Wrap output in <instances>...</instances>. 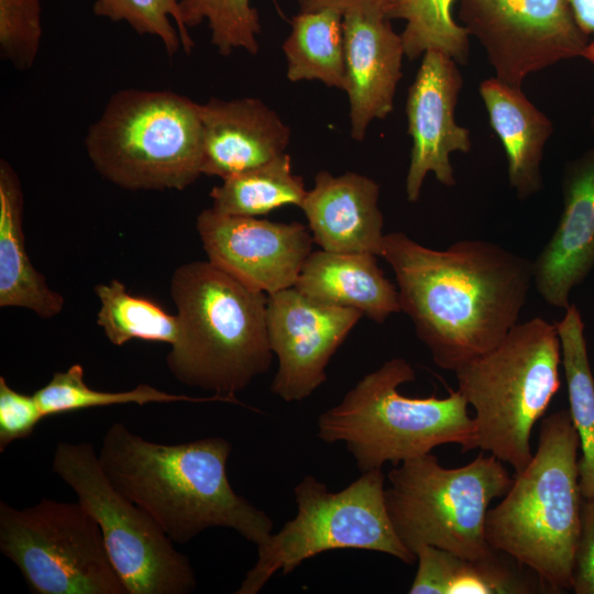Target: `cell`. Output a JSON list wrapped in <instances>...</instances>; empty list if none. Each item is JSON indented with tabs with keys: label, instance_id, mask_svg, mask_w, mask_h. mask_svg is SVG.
<instances>
[{
	"label": "cell",
	"instance_id": "cell-1",
	"mask_svg": "<svg viewBox=\"0 0 594 594\" xmlns=\"http://www.w3.org/2000/svg\"><path fill=\"white\" fill-rule=\"evenodd\" d=\"M381 256L394 271L400 311L435 364L453 372L494 349L519 322L532 284L530 260L485 240L435 250L392 232Z\"/></svg>",
	"mask_w": 594,
	"mask_h": 594
},
{
	"label": "cell",
	"instance_id": "cell-2",
	"mask_svg": "<svg viewBox=\"0 0 594 594\" xmlns=\"http://www.w3.org/2000/svg\"><path fill=\"white\" fill-rule=\"evenodd\" d=\"M231 450L220 437L156 443L116 422L102 438L98 459L112 485L148 513L173 542L223 527L257 548L273 532V521L233 491L227 474Z\"/></svg>",
	"mask_w": 594,
	"mask_h": 594
},
{
	"label": "cell",
	"instance_id": "cell-3",
	"mask_svg": "<svg viewBox=\"0 0 594 594\" xmlns=\"http://www.w3.org/2000/svg\"><path fill=\"white\" fill-rule=\"evenodd\" d=\"M178 337L166 356L173 376L245 406L235 394L265 374L273 361L267 294L253 290L207 261L172 274Z\"/></svg>",
	"mask_w": 594,
	"mask_h": 594
},
{
	"label": "cell",
	"instance_id": "cell-4",
	"mask_svg": "<svg viewBox=\"0 0 594 594\" xmlns=\"http://www.w3.org/2000/svg\"><path fill=\"white\" fill-rule=\"evenodd\" d=\"M579 451L569 410L544 417L536 453L486 515L490 546L529 568L553 593L572 587L583 502Z\"/></svg>",
	"mask_w": 594,
	"mask_h": 594
},
{
	"label": "cell",
	"instance_id": "cell-5",
	"mask_svg": "<svg viewBox=\"0 0 594 594\" xmlns=\"http://www.w3.org/2000/svg\"><path fill=\"white\" fill-rule=\"evenodd\" d=\"M414 367L402 358L386 361L363 376L342 400L318 418V437L343 442L361 473L393 466L454 443L462 452L477 448L476 425L459 391L438 398L407 397L398 386L414 381Z\"/></svg>",
	"mask_w": 594,
	"mask_h": 594
},
{
	"label": "cell",
	"instance_id": "cell-6",
	"mask_svg": "<svg viewBox=\"0 0 594 594\" xmlns=\"http://www.w3.org/2000/svg\"><path fill=\"white\" fill-rule=\"evenodd\" d=\"M84 144L97 173L127 190H184L202 175L199 103L170 90L116 91Z\"/></svg>",
	"mask_w": 594,
	"mask_h": 594
},
{
	"label": "cell",
	"instance_id": "cell-7",
	"mask_svg": "<svg viewBox=\"0 0 594 594\" xmlns=\"http://www.w3.org/2000/svg\"><path fill=\"white\" fill-rule=\"evenodd\" d=\"M557 326L535 317L515 324L491 351L457 371L475 410L477 448L520 473L532 458L531 431L560 387Z\"/></svg>",
	"mask_w": 594,
	"mask_h": 594
},
{
	"label": "cell",
	"instance_id": "cell-8",
	"mask_svg": "<svg viewBox=\"0 0 594 594\" xmlns=\"http://www.w3.org/2000/svg\"><path fill=\"white\" fill-rule=\"evenodd\" d=\"M385 503L403 544L416 556L431 546L466 559L494 550L485 536L490 503L504 496L512 477L503 462L479 454L460 468H444L428 453L394 466Z\"/></svg>",
	"mask_w": 594,
	"mask_h": 594
},
{
	"label": "cell",
	"instance_id": "cell-9",
	"mask_svg": "<svg viewBox=\"0 0 594 594\" xmlns=\"http://www.w3.org/2000/svg\"><path fill=\"white\" fill-rule=\"evenodd\" d=\"M384 484L382 469L363 472L339 492L304 476L294 488L296 516L257 547V560L235 593L256 594L274 574H289L304 561L336 549L377 551L415 563L417 557L391 521Z\"/></svg>",
	"mask_w": 594,
	"mask_h": 594
},
{
	"label": "cell",
	"instance_id": "cell-10",
	"mask_svg": "<svg viewBox=\"0 0 594 594\" xmlns=\"http://www.w3.org/2000/svg\"><path fill=\"white\" fill-rule=\"evenodd\" d=\"M53 471L97 521L128 594H187L195 590L189 559L174 548L148 513L112 485L90 443L58 442Z\"/></svg>",
	"mask_w": 594,
	"mask_h": 594
},
{
	"label": "cell",
	"instance_id": "cell-11",
	"mask_svg": "<svg viewBox=\"0 0 594 594\" xmlns=\"http://www.w3.org/2000/svg\"><path fill=\"white\" fill-rule=\"evenodd\" d=\"M0 551L35 594H128L97 521L79 502H0Z\"/></svg>",
	"mask_w": 594,
	"mask_h": 594
},
{
	"label": "cell",
	"instance_id": "cell-12",
	"mask_svg": "<svg viewBox=\"0 0 594 594\" xmlns=\"http://www.w3.org/2000/svg\"><path fill=\"white\" fill-rule=\"evenodd\" d=\"M458 15L495 77L515 87L532 73L583 58L590 42L569 0H459Z\"/></svg>",
	"mask_w": 594,
	"mask_h": 594
},
{
	"label": "cell",
	"instance_id": "cell-13",
	"mask_svg": "<svg viewBox=\"0 0 594 594\" xmlns=\"http://www.w3.org/2000/svg\"><path fill=\"white\" fill-rule=\"evenodd\" d=\"M362 316L310 299L295 287L267 295L268 341L278 361L272 393L288 403L309 397L326 382L332 355Z\"/></svg>",
	"mask_w": 594,
	"mask_h": 594
},
{
	"label": "cell",
	"instance_id": "cell-14",
	"mask_svg": "<svg viewBox=\"0 0 594 594\" xmlns=\"http://www.w3.org/2000/svg\"><path fill=\"white\" fill-rule=\"evenodd\" d=\"M196 230L208 261L246 287L267 295L294 287L311 253L312 234L300 222L204 209Z\"/></svg>",
	"mask_w": 594,
	"mask_h": 594
},
{
	"label": "cell",
	"instance_id": "cell-15",
	"mask_svg": "<svg viewBox=\"0 0 594 594\" xmlns=\"http://www.w3.org/2000/svg\"><path fill=\"white\" fill-rule=\"evenodd\" d=\"M463 86L459 64L443 52L429 50L408 89L406 116L411 139L406 176L407 200L416 202L426 176L448 187L457 184L450 155L469 153V129L455 121V107Z\"/></svg>",
	"mask_w": 594,
	"mask_h": 594
},
{
	"label": "cell",
	"instance_id": "cell-16",
	"mask_svg": "<svg viewBox=\"0 0 594 594\" xmlns=\"http://www.w3.org/2000/svg\"><path fill=\"white\" fill-rule=\"evenodd\" d=\"M561 193V216L532 262V284L549 306L565 310L594 267V146L565 164Z\"/></svg>",
	"mask_w": 594,
	"mask_h": 594
},
{
	"label": "cell",
	"instance_id": "cell-17",
	"mask_svg": "<svg viewBox=\"0 0 594 594\" xmlns=\"http://www.w3.org/2000/svg\"><path fill=\"white\" fill-rule=\"evenodd\" d=\"M343 31L350 134L363 141L370 123L394 109L405 51L400 34L382 12H349Z\"/></svg>",
	"mask_w": 594,
	"mask_h": 594
},
{
	"label": "cell",
	"instance_id": "cell-18",
	"mask_svg": "<svg viewBox=\"0 0 594 594\" xmlns=\"http://www.w3.org/2000/svg\"><path fill=\"white\" fill-rule=\"evenodd\" d=\"M199 112L202 175L224 179L286 154L289 127L257 98H211Z\"/></svg>",
	"mask_w": 594,
	"mask_h": 594
},
{
	"label": "cell",
	"instance_id": "cell-19",
	"mask_svg": "<svg viewBox=\"0 0 594 594\" xmlns=\"http://www.w3.org/2000/svg\"><path fill=\"white\" fill-rule=\"evenodd\" d=\"M378 198L380 185L367 176L320 170L300 208L314 242L322 250L381 256L385 234Z\"/></svg>",
	"mask_w": 594,
	"mask_h": 594
},
{
	"label": "cell",
	"instance_id": "cell-20",
	"mask_svg": "<svg viewBox=\"0 0 594 594\" xmlns=\"http://www.w3.org/2000/svg\"><path fill=\"white\" fill-rule=\"evenodd\" d=\"M294 287L316 301L356 309L376 323L400 311L397 286L371 253L311 251Z\"/></svg>",
	"mask_w": 594,
	"mask_h": 594
},
{
	"label": "cell",
	"instance_id": "cell-21",
	"mask_svg": "<svg viewBox=\"0 0 594 594\" xmlns=\"http://www.w3.org/2000/svg\"><path fill=\"white\" fill-rule=\"evenodd\" d=\"M479 94L505 150L509 186L520 200L528 199L543 187L540 165L553 123L521 87L491 77L480 84Z\"/></svg>",
	"mask_w": 594,
	"mask_h": 594
},
{
	"label": "cell",
	"instance_id": "cell-22",
	"mask_svg": "<svg viewBox=\"0 0 594 594\" xmlns=\"http://www.w3.org/2000/svg\"><path fill=\"white\" fill-rule=\"evenodd\" d=\"M410 594H531L553 593L529 568L494 549L487 556L466 559L422 546Z\"/></svg>",
	"mask_w": 594,
	"mask_h": 594
},
{
	"label": "cell",
	"instance_id": "cell-23",
	"mask_svg": "<svg viewBox=\"0 0 594 594\" xmlns=\"http://www.w3.org/2000/svg\"><path fill=\"white\" fill-rule=\"evenodd\" d=\"M24 195L21 180L8 161H0V307H19L51 319L64 308V297L53 290L33 266L23 233Z\"/></svg>",
	"mask_w": 594,
	"mask_h": 594
},
{
	"label": "cell",
	"instance_id": "cell-24",
	"mask_svg": "<svg viewBox=\"0 0 594 594\" xmlns=\"http://www.w3.org/2000/svg\"><path fill=\"white\" fill-rule=\"evenodd\" d=\"M283 43L289 81L319 80L345 90L343 15L331 9L298 12Z\"/></svg>",
	"mask_w": 594,
	"mask_h": 594
},
{
	"label": "cell",
	"instance_id": "cell-25",
	"mask_svg": "<svg viewBox=\"0 0 594 594\" xmlns=\"http://www.w3.org/2000/svg\"><path fill=\"white\" fill-rule=\"evenodd\" d=\"M569 413L580 438L579 485L583 498L594 497V376L587 354L584 322L575 304L556 322Z\"/></svg>",
	"mask_w": 594,
	"mask_h": 594
},
{
	"label": "cell",
	"instance_id": "cell-26",
	"mask_svg": "<svg viewBox=\"0 0 594 594\" xmlns=\"http://www.w3.org/2000/svg\"><path fill=\"white\" fill-rule=\"evenodd\" d=\"M307 194L293 173L286 153L264 165L231 175L210 191L211 208L220 213L258 217L286 205L300 208Z\"/></svg>",
	"mask_w": 594,
	"mask_h": 594
},
{
	"label": "cell",
	"instance_id": "cell-27",
	"mask_svg": "<svg viewBox=\"0 0 594 594\" xmlns=\"http://www.w3.org/2000/svg\"><path fill=\"white\" fill-rule=\"evenodd\" d=\"M100 307L97 324L112 344L121 346L133 339L174 344L179 330L177 315L155 301L128 292L119 279L94 287Z\"/></svg>",
	"mask_w": 594,
	"mask_h": 594
},
{
	"label": "cell",
	"instance_id": "cell-28",
	"mask_svg": "<svg viewBox=\"0 0 594 594\" xmlns=\"http://www.w3.org/2000/svg\"><path fill=\"white\" fill-rule=\"evenodd\" d=\"M33 394L45 418L81 409L127 404L144 406L151 403L222 402L241 405L219 395L190 397L167 393L148 384H139L136 387L123 392L96 391L86 384L84 367L78 363L70 365L64 372L54 373L50 382Z\"/></svg>",
	"mask_w": 594,
	"mask_h": 594
},
{
	"label": "cell",
	"instance_id": "cell-29",
	"mask_svg": "<svg viewBox=\"0 0 594 594\" xmlns=\"http://www.w3.org/2000/svg\"><path fill=\"white\" fill-rule=\"evenodd\" d=\"M457 0H393L387 18L406 22L400 33L405 56L417 59L429 50L443 52L459 65L470 56V35L452 15Z\"/></svg>",
	"mask_w": 594,
	"mask_h": 594
},
{
	"label": "cell",
	"instance_id": "cell-30",
	"mask_svg": "<svg viewBox=\"0 0 594 594\" xmlns=\"http://www.w3.org/2000/svg\"><path fill=\"white\" fill-rule=\"evenodd\" d=\"M277 4V0H272ZM183 24L189 30L208 22L211 43L222 56L237 50L255 55L260 50V15L251 0H179Z\"/></svg>",
	"mask_w": 594,
	"mask_h": 594
},
{
	"label": "cell",
	"instance_id": "cell-31",
	"mask_svg": "<svg viewBox=\"0 0 594 594\" xmlns=\"http://www.w3.org/2000/svg\"><path fill=\"white\" fill-rule=\"evenodd\" d=\"M94 13L113 22H125L140 35L158 38L168 56L179 50L190 54L194 41L183 24L179 0H92Z\"/></svg>",
	"mask_w": 594,
	"mask_h": 594
},
{
	"label": "cell",
	"instance_id": "cell-32",
	"mask_svg": "<svg viewBox=\"0 0 594 594\" xmlns=\"http://www.w3.org/2000/svg\"><path fill=\"white\" fill-rule=\"evenodd\" d=\"M41 0H0V57L18 70L33 67L41 47Z\"/></svg>",
	"mask_w": 594,
	"mask_h": 594
},
{
	"label": "cell",
	"instance_id": "cell-33",
	"mask_svg": "<svg viewBox=\"0 0 594 594\" xmlns=\"http://www.w3.org/2000/svg\"><path fill=\"white\" fill-rule=\"evenodd\" d=\"M44 418L34 394L13 389L0 376V452L13 441L30 437Z\"/></svg>",
	"mask_w": 594,
	"mask_h": 594
},
{
	"label": "cell",
	"instance_id": "cell-34",
	"mask_svg": "<svg viewBox=\"0 0 594 594\" xmlns=\"http://www.w3.org/2000/svg\"><path fill=\"white\" fill-rule=\"evenodd\" d=\"M571 590L575 594H594V497L582 502Z\"/></svg>",
	"mask_w": 594,
	"mask_h": 594
},
{
	"label": "cell",
	"instance_id": "cell-35",
	"mask_svg": "<svg viewBox=\"0 0 594 594\" xmlns=\"http://www.w3.org/2000/svg\"><path fill=\"white\" fill-rule=\"evenodd\" d=\"M299 12H315L331 9L342 15L352 11H375L385 13L393 0H297Z\"/></svg>",
	"mask_w": 594,
	"mask_h": 594
},
{
	"label": "cell",
	"instance_id": "cell-36",
	"mask_svg": "<svg viewBox=\"0 0 594 594\" xmlns=\"http://www.w3.org/2000/svg\"><path fill=\"white\" fill-rule=\"evenodd\" d=\"M574 19L590 38L594 35V0H569ZM583 58L594 65V40H590Z\"/></svg>",
	"mask_w": 594,
	"mask_h": 594
},
{
	"label": "cell",
	"instance_id": "cell-37",
	"mask_svg": "<svg viewBox=\"0 0 594 594\" xmlns=\"http://www.w3.org/2000/svg\"><path fill=\"white\" fill-rule=\"evenodd\" d=\"M592 127H593V130H594V120L592 121Z\"/></svg>",
	"mask_w": 594,
	"mask_h": 594
}]
</instances>
